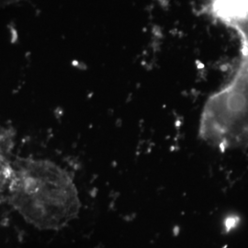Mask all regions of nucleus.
I'll return each mask as SVG.
<instances>
[{
	"instance_id": "nucleus-1",
	"label": "nucleus",
	"mask_w": 248,
	"mask_h": 248,
	"mask_svg": "<svg viewBox=\"0 0 248 248\" xmlns=\"http://www.w3.org/2000/svg\"><path fill=\"white\" fill-rule=\"evenodd\" d=\"M7 190L12 207L40 230L61 229L79 213V195L73 178L49 160H13Z\"/></svg>"
},
{
	"instance_id": "nucleus-2",
	"label": "nucleus",
	"mask_w": 248,
	"mask_h": 248,
	"mask_svg": "<svg viewBox=\"0 0 248 248\" xmlns=\"http://www.w3.org/2000/svg\"><path fill=\"white\" fill-rule=\"evenodd\" d=\"M199 134L222 152L248 146V71L238 66L232 79L208 98Z\"/></svg>"
}]
</instances>
